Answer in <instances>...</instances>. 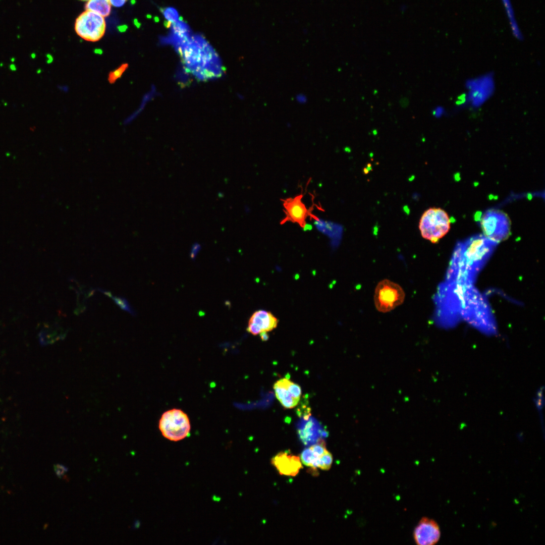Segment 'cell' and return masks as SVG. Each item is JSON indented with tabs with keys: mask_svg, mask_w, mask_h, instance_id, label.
<instances>
[{
	"mask_svg": "<svg viewBox=\"0 0 545 545\" xmlns=\"http://www.w3.org/2000/svg\"><path fill=\"white\" fill-rule=\"evenodd\" d=\"M187 68L197 77L206 79L217 76L221 65L217 54L201 35H191L175 46Z\"/></svg>",
	"mask_w": 545,
	"mask_h": 545,
	"instance_id": "6da1fadb",
	"label": "cell"
},
{
	"mask_svg": "<svg viewBox=\"0 0 545 545\" xmlns=\"http://www.w3.org/2000/svg\"><path fill=\"white\" fill-rule=\"evenodd\" d=\"M419 229L423 238L432 243H437L450 229L449 216L446 211L441 208H429L421 215Z\"/></svg>",
	"mask_w": 545,
	"mask_h": 545,
	"instance_id": "7a4b0ae2",
	"label": "cell"
},
{
	"mask_svg": "<svg viewBox=\"0 0 545 545\" xmlns=\"http://www.w3.org/2000/svg\"><path fill=\"white\" fill-rule=\"evenodd\" d=\"M162 435L174 442L183 440L190 433V422L187 414L179 409H172L165 412L158 424Z\"/></svg>",
	"mask_w": 545,
	"mask_h": 545,
	"instance_id": "3957f363",
	"label": "cell"
},
{
	"mask_svg": "<svg viewBox=\"0 0 545 545\" xmlns=\"http://www.w3.org/2000/svg\"><path fill=\"white\" fill-rule=\"evenodd\" d=\"M480 224L484 236L497 243L507 238L510 234L511 221L504 211L489 209L482 215Z\"/></svg>",
	"mask_w": 545,
	"mask_h": 545,
	"instance_id": "277c9868",
	"label": "cell"
},
{
	"mask_svg": "<svg viewBox=\"0 0 545 545\" xmlns=\"http://www.w3.org/2000/svg\"><path fill=\"white\" fill-rule=\"evenodd\" d=\"M405 293L398 284L389 280H383L375 290L374 300L378 311L389 312L403 302Z\"/></svg>",
	"mask_w": 545,
	"mask_h": 545,
	"instance_id": "5b68a950",
	"label": "cell"
},
{
	"mask_svg": "<svg viewBox=\"0 0 545 545\" xmlns=\"http://www.w3.org/2000/svg\"><path fill=\"white\" fill-rule=\"evenodd\" d=\"M75 29L83 39L92 42L99 40L104 35L105 22L103 16L90 10H86L76 19Z\"/></svg>",
	"mask_w": 545,
	"mask_h": 545,
	"instance_id": "8992f818",
	"label": "cell"
},
{
	"mask_svg": "<svg viewBox=\"0 0 545 545\" xmlns=\"http://www.w3.org/2000/svg\"><path fill=\"white\" fill-rule=\"evenodd\" d=\"M303 195H298L293 198L283 199V206L286 216L282 221L281 224L287 222L297 223L302 228L306 226V219L311 215L310 209H308L302 201Z\"/></svg>",
	"mask_w": 545,
	"mask_h": 545,
	"instance_id": "52a82bcc",
	"label": "cell"
},
{
	"mask_svg": "<svg viewBox=\"0 0 545 545\" xmlns=\"http://www.w3.org/2000/svg\"><path fill=\"white\" fill-rule=\"evenodd\" d=\"M441 536L440 527L432 519L423 517L413 532V538L418 545H433L438 542Z\"/></svg>",
	"mask_w": 545,
	"mask_h": 545,
	"instance_id": "ba28073f",
	"label": "cell"
},
{
	"mask_svg": "<svg viewBox=\"0 0 545 545\" xmlns=\"http://www.w3.org/2000/svg\"><path fill=\"white\" fill-rule=\"evenodd\" d=\"M271 461L280 474L286 476H296L303 467L300 457L287 451L279 453Z\"/></svg>",
	"mask_w": 545,
	"mask_h": 545,
	"instance_id": "9c48e42d",
	"label": "cell"
},
{
	"mask_svg": "<svg viewBox=\"0 0 545 545\" xmlns=\"http://www.w3.org/2000/svg\"><path fill=\"white\" fill-rule=\"evenodd\" d=\"M278 323V319L271 312L260 310L255 311L250 318L247 331L253 335H257L262 332L272 331Z\"/></svg>",
	"mask_w": 545,
	"mask_h": 545,
	"instance_id": "30bf717a",
	"label": "cell"
},
{
	"mask_svg": "<svg viewBox=\"0 0 545 545\" xmlns=\"http://www.w3.org/2000/svg\"><path fill=\"white\" fill-rule=\"evenodd\" d=\"M287 377L280 379L274 385L276 396L282 406L287 409H290L296 406L299 400L293 398L287 388Z\"/></svg>",
	"mask_w": 545,
	"mask_h": 545,
	"instance_id": "8fae6325",
	"label": "cell"
},
{
	"mask_svg": "<svg viewBox=\"0 0 545 545\" xmlns=\"http://www.w3.org/2000/svg\"><path fill=\"white\" fill-rule=\"evenodd\" d=\"M170 27L171 33L165 40L175 46L188 39L191 35L189 26L184 21L178 20L172 23Z\"/></svg>",
	"mask_w": 545,
	"mask_h": 545,
	"instance_id": "7c38bea8",
	"label": "cell"
},
{
	"mask_svg": "<svg viewBox=\"0 0 545 545\" xmlns=\"http://www.w3.org/2000/svg\"><path fill=\"white\" fill-rule=\"evenodd\" d=\"M501 1L513 34L517 37H520L521 36V31L511 0H501Z\"/></svg>",
	"mask_w": 545,
	"mask_h": 545,
	"instance_id": "4fadbf2b",
	"label": "cell"
},
{
	"mask_svg": "<svg viewBox=\"0 0 545 545\" xmlns=\"http://www.w3.org/2000/svg\"><path fill=\"white\" fill-rule=\"evenodd\" d=\"M85 8L86 10L92 11L103 17H107L110 14L111 5L109 0H89Z\"/></svg>",
	"mask_w": 545,
	"mask_h": 545,
	"instance_id": "5bb4252c",
	"label": "cell"
},
{
	"mask_svg": "<svg viewBox=\"0 0 545 545\" xmlns=\"http://www.w3.org/2000/svg\"><path fill=\"white\" fill-rule=\"evenodd\" d=\"M300 458L305 465L313 469L318 468L320 457L315 455L310 448L305 449L302 451Z\"/></svg>",
	"mask_w": 545,
	"mask_h": 545,
	"instance_id": "9a60e30c",
	"label": "cell"
},
{
	"mask_svg": "<svg viewBox=\"0 0 545 545\" xmlns=\"http://www.w3.org/2000/svg\"><path fill=\"white\" fill-rule=\"evenodd\" d=\"M128 64L124 63L120 65L115 70L108 73L107 80L110 84H114L120 78L128 68Z\"/></svg>",
	"mask_w": 545,
	"mask_h": 545,
	"instance_id": "2e32d148",
	"label": "cell"
},
{
	"mask_svg": "<svg viewBox=\"0 0 545 545\" xmlns=\"http://www.w3.org/2000/svg\"><path fill=\"white\" fill-rule=\"evenodd\" d=\"M333 459L332 455L328 450L320 457L318 468L328 470L331 467Z\"/></svg>",
	"mask_w": 545,
	"mask_h": 545,
	"instance_id": "e0dca14e",
	"label": "cell"
},
{
	"mask_svg": "<svg viewBox=\"0 0 545 545\" xmlns=\"http://www.w3.org/2000/svg\"><path fill=\"white\" fill-rule=\"evenodd\" d=\"M162 13L167 22L172 23L179 20L178 11L174 8H166L163 10Z\"/></svg>",
	"mask_w": 545,
	"mask_h": 545,
	"instance_id": "ac0fdd59",
	"label": "cell"
},
{
	"mask_svg": "<svg viewBox=\"0 0 545 545\" xmlns=\"http://www.w3.org/2000/svg\"><path fill=\"white\" fill-rule=\"evenodd\" d=\"M287 388L291 396L293 398L299 400L302 394V391L300 386L288 379Z\"/></svg>",
	"mask_w": 545,
	"mask_h": 545,
	"instance_id": "d6986e66",
	"label": "cell"
},
{
	"mask_svg": "<svg viewBox=\"0 0 545 545\" xmlns=\"http://www.w3.org/2000/svg\"><path fill=\"white\" fill-rule=\"evenodd\" d=\"M115 302L123 309L126 310L130 313H133L132 310L131 309L128 303L125 299L121 298H114Z\"/></svg>",
	"mask_w": 545,
	"mask_h": 545,
	"instance_id": "ffe728a7",
	"label": "cell"
},
{
	"mask_svg": "<svg viewBox=\"0 0 545 545\" xmlns=\"http://www.w3.org/2000/svg\"><path fill=\"white\" fill-rule=\"evenodd\" d=\"M53 467L56 475L60 478L63 476L68 471V467L60 464H55Z\"/></svg>",
	"mask_w": 545,
	"mask_h": 545,
	"instance_id": "44dd1931",
	"label": "cell"
},
{
	"mask_svg": "<svg viewBox=\"0 0 545 545\" xmlns=\"http://www.w3.org/2000/svg\"><path fill=\"white\" fill-rule=\"evenodd\" d=\"M128 0H109L111 5L115 7L123 6Z\"/></svg>",
	"mask_w": 545,
	"mask_h": 545,
	"instance_id": "7402d4cb",
	"label": "cell"
},
{
	"mask_svg": "<svg viewBox=\"0 0 545 545\" xmlns=\"http://www.w3.org/2000/svg\"><path fill=\"white\" fill-rule=\"evenodd\" d=\"M200 249V246L198 244H195L194 245L191 252L190 257L191 258H195Z\"/></svg>",
	"mask_w": 545,
	"mask_h": 545,
	"instance_id": "603a6c76",
	"label": "cell"
},
{
	"mask_svg": "<svg viewBox=\"0 0 545 545\" xmlns=\"http://www.w3.org/2000/svg\"><path fill=\"white\" fill-rule=\"evenodd\" d=\"M261 339L262 341H265L269 338V336L267 334V332H262L259 334Z\"/></svg>",
	"mask_w": 545,
	"mask_h": 545,
	"instance_id": "cb8c5ba5",
	"label": "cell"
},
{
	"mask_svg": "<svg viewBox=\"0 0 545 545\" xmlns=\"http://www.w3.org/2000/svg\"><path fill=\"white\" fill-rule=\"evenodd\" d=\"M81 1H88V0H81Z\"/></svg>",
	"mask_w": 545,
	"mask_h": 545,
	"instance_id": "d4e9b609",
	"label": "cell"
}]
</instances>
